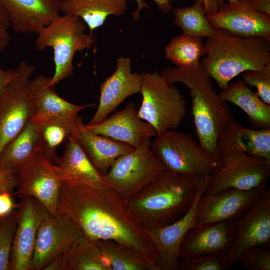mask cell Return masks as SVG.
<instances>
[{
    "label": "cell",
    "mask_w": 270,
    "mask_h": 270,
    "mask_svg": "<svg viewBox=\"0 0 270 270\" xmlns=\"http://www.w3.org/2000/svg\"><path fill=\"white\" fill-rule=\"evenodd\" d=\"M56 214L70 218L90 240H114L133 249L159 270L158 252L147 230L112 188L62 182Z\"/></svg>",
    "instance_id": "1"
},
{
    "label": "cell",
    "mask_w": 270,
    "mask_h": 270,
    "mask_svg": "<svg viewBox=\"0 0 270 270\" xmlns=\"http://www.w3.org/2000/svg\"><path fill=\"white\" fill-rule=\"evenodd\" d=\"M170 84L180 82L190 90L192 114L198 143L217 156L216 142L220 134L234 116L228 102L216 90L211 78L200 63L188 69L168 67L160 74Z\"/></svg>",
    "instance_id": "2"
},
{
    "label": "cell",
    "mask_w": 270,
    "mask_h": 270,
    "mask_svg": "<svg viewBox=\"0 0 270 270\" xmlns=\"http://www.w3.org/2000/svg\"><path fill=\"white\" fill-rule=\"evenodd\" d=\"M197 185L192 178L164 171L133 196L128 207L147 230L164 228L179 220L190 209Z\"/></svg>",
    "instance_id": "3"
},
{
    "label": "cell",
    "mask_w": 270,
    "mask_h": 270,
    "mask_svg": "<svg viewBox=\"0 0 270 270\" xmlns=\"http://www.w3.org/2000/svg\"><path fill=\"white\" fill-rule=\"evenodd\" d=\"M204 44L201 66L222 90L241 73L270 64V40L262 37H244L216 29Z\"/></svg>",
    "instance_id": "4"
},
{
    "label": "cell",
    "mask_w": 270,
    "mask_h": 270,
    "mask_svg": "<svg viewBox=\"0 0 270 270\" xmlns=\"http://www.w3.org/2000/svg\"><path fill=\"white\" fill-rule=\"evenodd\" d=\"M241 124L235 121L220 134L216 142L218 165L210 174L204 193L232 188L250 190L268 184L270 162L248 154L238 141Z\"/></svg>",
    "instance_id": "5"
},
{
    "label": "cell",
    "mask_w": 270,
    "mask_h": 270,
    "mask_svg": "<svg viewBox=\"0 0 270 270\" xmlns=\"http://www.w3.org/2000/svg\"><path fill=\"white\" fill-rule=\"evenodd\" d=\"M150 148L166 171L196 181L208 178L218 165L217 156L207 152L190 134L176 129L156 134Z\"/></svg>",
    "instance_id": "6"
},
{
    "label": "cell",
    "mask_w": 270,
    "mask_h": 270,
    "mask_svg": "<svg viewBox=\"0 0 270 270\" xmlns=\"http://www.w3.org/2000/svg\"><path fill=\"white\" fill-rule=\"evenodd\" d=\"M86 27L74 15L58 16L38 34L35 44L38 50L51 47L54 52V72L50 84L56 85L72 76V60L77 52L88 50L94 40L92 34L85 32Z\"/></svg>",
    "instance_id": "7"
},
{
    "label": "cell",
    "mask_w": 270,
    "mask_h": 270,
    "mask_svg": "<svg viewBox=\"0 0 270 270\" xmlns=\"http://www.w3.org/2000/svg\"><path fill=\"white\" fill-rule=\"evenodd\" d=\"M140 92V118L150 124L156 134L176 130L186 114V102L173 84H170L157 72H143Z\"/></svg>",
    "instance_id": "8"
},
{
    "label": "cell",
    "mask_w": 270,
    "mask_h": 270,
    "mask_svg": "<svg viewBox=\"0 0 270 270\" xmlns=\"http://www.w3.org/2000/svg\"><path fill=\"white\" fill-rule=\"evenodd\" d=\"M150 140L115 160L103 175L106 184L126 202L165 169L150 148Z\"/></svg>",
    "instance_id": "9"
},
{
    "label": "cell",
    "mask_w": 270,
    "mask_h": 270,
    "mask_svg": "<svg viewBox=\"0 0 270 270\" xmlns=\"http://www.w3.org/2000/svg\"><path fill=\"white\" fill-rule=\"evenodd\" d=\"M16 69V78L0 96V154L34 114L30 82L34 67L23 61Z\"/></svg>",
    "instance_id": "10"
},
{
    "label": "cell",
    "mask_w": 270,
    "mask_h": 270,
    "mask_svg": "<svg viewBox=\"0 0 270 270\" xmlns=\"http://www.w3.org/2000/svg\"><path fill=\"white\" fill-rule=\"evenodd\" d=\"M54 164L40 150L15 168L16 194L20 198L32 196L54 216L62 180Z\"/></svg>",
    "instance_id": "11"
},
{
    "label": "cell",
    "mask_w": 270,
    "mask_h": 270,
    "mask_svg": "<svg viewBox=\"0 0 270 270\" xmlns=\"http://www.w3.org/2000/svg\"><path fill=\"white\" fill-rule=\"evenodd\" d=\"M268 184L250 190L226 188L203 193L196 208L194 227L226 220H237L263 195Z\"/></svg>",
    "instance_id": "12"
},
{
    "label": "cell",
    "mask_w": 270,
    "mask_h": 270,
    "mask_svg": "<svg viewBox=\"0 0 270 270\" xmlns=\"http://www.w3.org/2000/svg\"><path fill=\"white\" fill-rule=\"evenodd\" d=\"M270 241V188L238 220L234 238L226 254L228 268L239 261L248 248L269 245Z\"/></svg>",
    "instance_id": "13"
},
{
    "label": "cell",
    "mask_w": 270,
    "mask_h": 270,
    "mask_svg": "<svg viewBox=\"0 0 270 270\" xmlns=\"http://www.w3.org/2000/svg\"><path fill=\"white\" fill-rule=\"evenodd\" d=\"M86 237L82 230L67 216H51L38 229L30 270H43L58 254Z\"/></svg>",
    "instance_id": "14"
},
{
    "label": "cell",
    "mask_w": 270,
    "mask_h": 270,
    "mask_svg": "<svg viewBox=\"0 0 270 270\" xmlns=\"http://www.w3.org/2000/svg\"><path fill=\"white\" fill-rule=\"evenodd\" d=\"M20 199L17 205L18 223L11 250L10 270H30L38 229L52 216L35 198Z\"/></svg>",
    "instance_id": "15"
},
{
    "label": "cell",
    "mask_w": 270,
    "mask_h": 270,
    "mask_svg": "<svg viewBox=\"0 0 270 270\" xmlns=\"http://www.w3.org/2000/svg\"><path fill=\"white\" fill-rule=\"evenodd\" d=\"M206 17L212 28L244 37L270 40V16L255 10L248 0H228Z\"/></svg>",
    "instance_id": "16"
},
{
    "label": "cell",
    "mask_w": 270,
    "mask_h": 270,
    "mask_svg": "<svg viewBox=\"0 0 270 270\" xmlns=\"http://www.w3.org/2000/svg\"><path fill=\"white\" fill-rule=\"evenodd\" d=\"M142 78V73L132 72L129 58H118L114 72L100 86L98 106L87 124L100 122L127 98L140 92Z\"/></svg>",
    "instance_id": "17"
},
{
    "label": "cell",
    "mask_w": 270,
    "mask_h": 270,
    "mask_svg": "<svg viewBox=\"0 0 270 270\" xmlns=\"http://www.w3.org/2000/svg\"><path fill=\"white\" fill-rule=\"evenodd\" d=\"M209 178L196 182L197 192L196 198L190 209L184 215L164 228L147 230L158 252L159 270H178L179 248L186 232L194 227L196 204L205 190Z\"/></svg>",
    "instance_id": "18"
},
{
    "label": "cell",
    "mask_w": 270,
    "mask_h": 270,
    "mask_svg": "<svg viewBox=\"0 0 270 270\" xmlns=\"http://www.w3.org/2000/svg\"><path fill=\"white\" fill-rule=\"evenodd\" d=\"M85 125L94 134L126 143L134 148L156 135L154 128L140 118L134 102L129 103L98 124Z\"/></svg>",
    "instance_id": "19"
},
{
    "label": "cell",
    "mask_w": 270,
    "mask_h": 270,
    "mask_svg": "<svg viewBox=\"0 0 270 270\" xmlns=\"http://www.w3.org/2000/svg\"><path fill=\"white\" fill-rule=\"evenodd\" d=\"M237 220L196 226L188 230L178 250L180 260L200 255L226 254L235 234Z\"/></svg>",
    "instance_id": "20"
},
{
    "label": "cell",
    "mask_w": 270,
    "mask_h": 270,
    "mask_svg": "<svg viewBox=\"0 0 270 270\" xmlns=\"http://www.w3.org/2000/svg\"><path fill=\"white\" fill-rule=\"evenodd\" d=\"M61 0H0L10 27L18 33L38 34L60 12Z\"/></svg>",
    "instance_id": "21"
},
{
    "label": "cell",
    "mask_w": 270,
    "mask_h": 270,
    "mask_svg": "<svg viewBox=\"0 0 270 270\" xmlns=\"http://www.w3.org/2000/svg\"><path fill=\"white\" fill-rule=\"evenodd\" d=\"M51 77L40 75L30 80V88L34 102V114L30 120L38 122L56 117L75 116L95 104L77 105L70 103L56 92V85L50 84Z\"/></svg>",
    "instance_id": "22"
},
{
    "label": "cell",
    "mask_w": 270,
    "mask_h": 270,
    "mask_svg": "<svg viewBox=\"0 0 270 270\" xmlns=\"http://www.w3.org/2000/svg\"><path fill=\"white\" fill-rule=\"evenodd\" d=\"M66 143L62 156L54 164L62 182L93 186H107L103 175L90 162L75 134Z\"/></svg>",
    "instance_id": "23"
},
{
    "label": "cell",
    "mask_w": 270,
    "mask_h": 270,
    "mask_svg": "<svg viewBox=\"0 0 270 270\" xmlns=\"http://www.w3.org/2000/svg\"><path fill=\"white\" fill-rule=\"evenodd\" d=\"M75 136L90 162L102 175L116 158L134 149L128 144L90 131L80 116Z\"/></svg>",
    "instance_id": "24"
},
{
    "label": "cell",
    "mask_w": 270,
    "mask_h": 270,
    "mask_svg": "<svg viewBox=\"0 0 270 270\" xmlns=\"http://www.w3.org/2000/svg\"><path fill=\"white\" fill-rule=\"evenodd\" d=\"M43 270H112L94 241L87 237L56 256Z\"/></svg>",
    "instance_id": "25"
},
{
    "label": "cell",
    "mask_w": 270,
    "mask_h": 270,
    "mask_svg": "<svg viewBox=\"0 0 270 270\" xmlns=\"http://www.w3.org/2000/svg\"><path fill=\"white\" fill-rule=\"evenodd\" d=\"M127 6L126 0H62L60 8L64 14L82 19L92 34V31L102 26L109 16H123Z\"/></svg>",
    "instance_id": "26"
},
{
    "label": "cell",
    "mask_w": 270,
    "mask_h": 270,
    "mask_svg": "<svg viewBox=\"0 0 270 270\" xmlns=\"http://www.w3.org/2000/svg\"><path fill=\"white\" fill-rule=\"evenodd\" d=\"M218 94L224 100L240 108L256 128H270V105L265 103L242 80L230 83Z\"/></svg>",
    "instance_id": "27"
},
{
    "label": "cell",
    "mask_w": 270,
    "mask_h": 270,
    "mask_svg": "<svg viewBox=\"0 0 270 270\" xmlns=\"http://www.w3.org/2000/svg\"><path fill=\"white\" fill-rule=\"evenodd\" d=\"M78 116L56 117L34 122L38 134L39 150L52 163L56 164L58 160L56 149L75 134Z\"/></svg>",
    "instance_id": "28"
},
{
    "label": "cell",
    "mask_w": 270,
    "mask_h": 270,
    "mask_svg": "<svg viewBox=\"0 0 270 270\" xmlns=\"http://www.w3.org/2000/svg\"><path fill=\"white\" fill-rule=\"evenodd\" d=\"M164 56L176 68L188 69L200 64L206 54L203 38L182 34L174 36L164 49Z\"/></svg>",
    "instance_id": "29"
},
{
    "label": "cell",
    "mask_w": 270,
    "mask_h": 270,
    "mask_svg": "<svg viewBox=\"0 0 270 270\" xmlns=\"http://www.w3.org/2000/svg\"><path fill=\"white\" fill-rule=\"evenodd\" d=\"M39 149L36 124L30 120L0 154V168L14 169Z\"/></svg>",
    "instance_id": "30"
},
{
    "label": "cell",
    "mask_w": 270,
    "mask_h": 270,
    "mask_svg": "<svg viewBox=\"0 0 270 270\" xmlns=\"http://www.w3.org/2000/svg\"><path fill=\"white\" fill-rule=\"evenodd\" d=\"M174 23L184 34L203 38L214 33L206 17L204 0H194L191 6L174 9Z\"/></svg>",
    "instance_id": "31"
},
{
    "label": "cell",
    "mask_w": 270,
    "mask_h": 270,
    "mask_svg": "<svg viewBox=\"0 0 270 270\" xmlns=\"http://www.w3.org/2000/svg\"><path fill=\"white\" fill-rule=\"evenodd\" d=\"M112 270H155L133 249L112 240L94 241Z\"/></svg>",
    "instance_id": "32"
},
{
    "label": "cell",
    "mask_w": 270,
    "mask_h": 270,
    "mask_svg": "<svg viewBox=\"0 0 270 270\" xmlns=\"http://www.w3.org/2000/svg\"><path fill=\"white\" fill-rule=\"evenodd\" d=\"M238 141L248 154L270 162V128H249L242 125Z\"/></svg>",
    "instance_id": "33"
},
{
    "label": "cell",
    "mask_w": 270,
    "mask_h": 270,
    "mask_svg": "<svg viewBox=\"0 0 270 270\" xmlns=\"http://www.w3.org/2000/svg\"><path fill=\"white\" fill-rule=\"evenodd\" d=\"M17 223V210L0 217V270H10L11 250Z\"/></svg>",
    "instance_id": "34"
},
{
    "label": "cell",
    "mask_w": 270,
    "mask_h": 270,
    "mask_svg": "<svg viewBox=\"0 0 270 270\" xmlns=\"http://www.w3.org/2000/svg\"><path fill=\"white\" fill-rule=\"evenodd\" d=\"M226 255L214 254L200 255L180 260L178 270H226Z\"/></svg>",
    "instance_id": "35"
},
{
    "label": "cell",
    "mask_w": 270,
    "mask_h": 270,
    "mask_svg": "<svg viewBox=\"0 0 270 270\" xmlns=\"http://www.w3.org/2000/svg\"><path fill=\"white\" fill-rule=\"evenodd\" d=\"M242 80L246 85L256 88L258 96L270 105V64L258 70L244 72Z\"/></svg>",
    "instance_id": "36"
},
{
    "label": "cell",
    "mask_w": 270,
    "mask_h": 270,
    "mask_svg": "<svg viewBox=\"0 0 270 270\" xmlns=\"http://www.w3.org/2000/svg\"><path fill=\"white\" fill-rule=\"evenodd\" d=\"M239 261L249 270H270V251L260 246L248 248Z\"/></svg>",
    "instance_id": "37"
},
{
    "label": "cell",
    "mask_w": 270,
    "mask_h": 270,
    "mask_svg": "<svg viewBox=\"0 0 270 270\" xmlns=\"http://www.w3.org/2000/svg\"><path fill=\"white\" fill-rule=\"evenodd\" d=\"M16 188V176L14 169L0 168V192H12Z\"/></svg>",
    "instance_id": "38"
},
{
    "label": "cell",
    "mask_w": 270,
    "mask_h": 270,
    "mask_svg": "<svg viewBox=\"0 0 270 270\" xmlns=\"http://www.w3.org/2000/svg\"><path fill=\"white\" fill-rule=\"evenodd\" d=\"M10 27L8 16L0 4V52L3 50L10 42L8 30Z\"/></svg>",
    "instance_id": "39"
},
{
    "label": "cell",
    "mask_w": 270,
    "mask_h": 270,
    "mask_svg": "<svg viewBox=\"0 0 270 270\" xmlns=\"http://www.w3.org/2000/svg\"><path fill=\"white\" fill-rule=\"evenodd\" d=\"M12 192L4 191L0 192V217L4 216L17 207L12 200Z\"/></svg>",
    "instance_id": "40"
},
{
    "label": "cell",
    "mask_w": 270,
    "mask_h": 270,
    "mask_svg": "<svg viewBox=\"0 0 270 270\" xmlns=\"http://www.w3.org/2000/svg\"><path fill=\"white\" fill-rule=\"evenodd\" d=\"M17 74L16 69L4 70L0 66V96Z\"/></svg>",
    "instance_id": "41"
},
{
    "label": "cell",
    "mask_w": 270,
    "mask_h": 270,
    "mask_svg": "<svg viewBox=\"0 0 270 270\" xmlns=\"http://www.w3.org/2000/svg\"><path fill=\"white\" fill-rule=\"evenodd\" d=\"M256 10L270 16V0H248Z\"/></svg>",
    "instance_id": "42"
},
{
    "label": "cell",
    "mask_w": 270,
    "mask_h": 270,
    "mask_svg": "<svg viewBox=\"0 0 270 270\" xmlns=\"http://www.w3.org/2000/svg\"><path fill=\"white\" fill-rule=\"evenodd\" d=\"M157 5L158 9L166 14L173 9L172 0H152Z\"/></svg>",
    "instance_id": "43"
},
{
    "label": "cell",
    "mask_w": 270,
    "mask_h": 270,
    "mask_svg": "<svg viewBox=\"0 0 270 270\" xmlns=\"http://www.w3.org/2000/svg\"><path fill=\"white\" fill-rule=\"evenodd\" d=\"M206 14L216 11L222 4L220 0H204Z\"/></svg>",
    "instance_id": "44"
},
{
    "label": "cell",
    "mask_w": 270,
    "mask_h": 270,
    "mask_svg": "<svg viewBox=\"0 0 270 270\" xmlns=\"http://www.w3.org/2000/svg\"><path fill=\"white\" fill-rule=\"evenodd\" d=\"M137 4V8L132 14L134 20H138L140 18V11L144 8H148V5L144 0H134Z\"/></svg>",
    "instance_id": "45"
},
{
    "label": "cell",
    "mask_w": 270,
    "mask_h": 270,
    "mask_svg": "<svg viewBox=\"0 0 270 270\" xmlns=\"http://www.w3.org/2000/svg\"><path fill=\"white\" fill-rule=\"evenodd\" d=\"M222 4L224 2V0H220Z\"/></svg>",
    "instance_id": "46"
}]
</instances>
